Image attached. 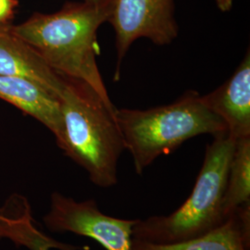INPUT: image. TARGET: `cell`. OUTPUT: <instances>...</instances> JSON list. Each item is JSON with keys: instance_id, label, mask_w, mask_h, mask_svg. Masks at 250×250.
Here are the masks:
<instances>
[{"instance_id": "4", "label": "cell", "mask_w": 250, "mask_h": 250, "mask_svg": "<svg viewBox=\"0 0 250 250\" xmlns=\"http://www.w3.org/2000/svg\"><path fill=\"white\" fill-rule=\"evenodd\" d=\"M235 141L228 134L214 136L207 146L203 165L185 203L170 215L137 220L133 239L161 244L184 241L224 223L223 203Z\"/></svg>"}, {"instance_id": "10", "label": "cell", "mask_w": 250, "mask_h": 250, "mask_svg": "<svg viewBox=\"0 0 250 250\" xmlns=\"http://www.w3.org/2000/svg\"><path fill=\"white\" fill-rule=\"evenodd\" d=\"M0 99L45 126L55 137L62 129L60 99L48 90L24 78L0 75Z\"/></svg>"}, {"instance_id": "3", "label": "cell", "mask_w": 250, "mask_h": 250, "mask_svg": "<svg viewBox=\"0 0 250 250\" xmlns=\"http://www.w3.org/2000/svg\"><path fill=\"white\" fill-rule=\"evenodd\" d=\"M114 117L131 153L134 170L141 175L162 155L200 134H228L224 121L206 105L203 96L188 91L169 105L147 109L117 108Z\"/></svg>"}, {"instance_id": "1", "label": "cell", "mask_w": 250, "mask_h": 250, "mask_svg": "<svg viewBox=\"0 0 250 250\" xmlns=\"http://www.w3.org/2000/svg\"><path fill=\"white\" fill-rule=\"evenodd\" d=\"M111 7L84 0L67 2L54 13L36 12L25 21L12 25V30L55 72L87 84L108 107L115 108L97 62L98 31L108 21Z\"/></svg>"}, {"instance_id": "11", "label": "cell", "mask_w": 250, "mask_h": 250, "mask_svg": "<svg viewBox=\"0 0 250 250\" xmlns=\"http://www.w3.org/2000/svg\"><path fill=\"white\" fill-rule=\"evenodd\" d=\"M247 206H250V136L235 141L223 203L224 222Z\"/></svg>"}, {"instance_id": "7", "label": "cell", "mask_w": 250, "mask_h": 250, "mask_svg": "<svg viewBox=\"0 0 250 250\" xmlns=\"http://www.w3.org/2000/svg\"><path fill=\"white\" fill-rule=\"evenodd\" d=\"M0 75L32 81L58 98L65 84V77L52 70L31 45L19 37L10 23H0Z\"/></svg>"}, {"instance_id": "14", "label": "cell", "mask_w": 250, "mask_h": 250, "mask_svg": "<svg viewBox=\"0 0 250 250\" xmlns=\"http://www.w3.org/2000/svg\"><path fill=\"white\" fill-rule=\"evenodd\" d=\"M84 1L92 4L99 5V6H107V5H112L114 0H84Z\"/></svg>"}, {"instance_id": "2", "label": "cell", "mask_w": 250, "mask_h": 250, "mask_svg": "<svg viewBox=\"0 0 250 250\" xmlns=\"http://www.w3.org/2000/svg\"><path fill=\"white\" fill-rule=\"evenodd\" d=\"M62 129L55 138L59 147L87 171L91 182L110 188L118 182V161L125 142L110 108L87 84L65 77L59 97Z\"/></svg>"}, {"instance_id": "12", "label": "cell", "mask_w": 250, "mask_h": 250, "mask_svg": "<svg viewBox=\"0 0 250 250\" xmlns=\"http://www.w3.org/2000/svg\"><path fill=\"white\" fill-rule=\"evenodd\" d=\"M17 6V0H0V23H10Z\"/></svg>"}, {"instance_id": "13", "label": "cell", "mask_w": 250, "mask_h": 250, "mask_svg": "<svg viewBox=\"0 0 250 250\" xmlns=\"http://www.w3.org/2000/svg\"><path fill=\"white\" fill-rule=\"evenodd\" d=\"M234 0H215L216 6L222 12H228L232 8Z\"/></svg>"}, {"instance_id": "6", "label": "cell", "mask_w": 250, "mask_h": 250, "mask_svg": "<svg viewBox=\"0 0 250 250\" xmlns=\"http://www.w3.org/2000/svg\"><path fill=\"white\" fill-rule=\"evenodd\" d=\"M52 232H70L98 242L106 250H130L137 220H124L104 214L92 200L76 201L55 192L44 217Z\"/></svg>"}, {"instance_id": "8", "label": "cell", "mask_w": 250, "mask_h": 250, "mask_svg": "<svg viewBox=\"0 0 250 250\" xmlns=\"http://www.w3.org/2000/svg\"><path fill=\"white\" fill-rule=\"evenodd\" d=\"M208 107L226 125L228 134L237 140L250 136V54L220 87L203 96Z\"/></svg>"}, {"instance_id": "9", "label": "cell", "mask_w": 250, "mask_h": 250, "mask_svg": "<svg viewBox=\"0 0 250 250\" xmlns=\"http://www.w3.org/2000/svg\"><path fill=\"white\" fill-rule=\"evenodd\" d=\"M250 206L242 208L224 223L197 237L174 243L133 239L130 250H249Z\"/></svg>"}, {"instance_id": "5", "label": "cell", "mask_w": 250, "mask_h": 250, "mask_svg": "<svg viewBox=\"0 0 250 250\" xmlns=\"http://www.w3.org/2000/svg\"><path fill=\"white\" fill-rule=\"evenodd\" d=\"M107 21L115 33L116 72L138 39L146 38L157 45H170L179 34L175 0H114Z\"/></svg>"}]
</instances>
